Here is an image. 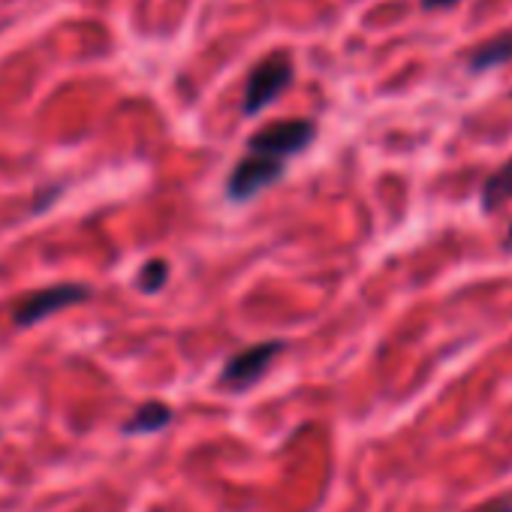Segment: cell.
<instances>
[{
	"mask_svg": "<svg viewBox=\"0 0 512 512\" xmlns=\"http://www.w3.org/2000/svg\"><path fill=\"white\" fill-rule=\"evenodd\" d=\"M296 76V64L287 52H272L263 61H256L244 79V97H241V115L253 118L263 109H269Z\"/></svg>",
	"mask_w": 512,
	"mask_h": 512,
	"instance_id": "6da1fadb",
	"label": "cell"
},
{
	"mask_svg": "<svg viewBox=\"0 0 512 512\" xmlns=\"http://www.w3.org/2000/svg\"><path fill=\"white\" fill-rule=\"evenodd\" d=\"M314 139H317V124L314 121H308V118H281V121H272V124L256 130L247 139V151L269 154V157H278V160H290V157H299L305 148H311Z\"/></svg>",
	"mask_w": 512,
	"mask_h": 512,
	"instance_id": "7a4b0ae2",
	"label": "cell"
},
{
	"mask_svg": "<svg viewBox=\"0 0 512 512\" xmlns=\"http://www.w3.org/2000/svg\"><path fill=\"white\" fill-rule=\"evenodd\" d=\"M284 350H287V341H281V338L250 344V347H244V350H238L235 356L226 359V365H223L217 383H220L223 389H229V392H244V389L256 386V383H260V380L266 377V371L272 368V362H275Z\"/></svg>",
	"mask_w": 512,
	"mask_h": 512,
	"instance_id": "3957f363",
	"label": "cell"
},
{
	"mask_svg": "<svg viewBox=\"0 0 512 512\" xmlns=\"http://www.w3.org/2000/svg\"><path fill=\"white\" fill-rule=\"evenodd\" d=\"M287 160L269 157V154H256L244 151V157L232 166L226 178V196L232 202H250L253 196H260L263 190L275 187L284 178Z\"/></svg>",
	"mask_w": 512,
	"mask_h": 512,
	"instance_id": "277c9868",
	"label": "cell"
},
{
	"mask_svg": "<svg viewBox=\"0 0 512 512\" xmlns=\"http://www.w3.org/2000/svg\"><path fill=\"white\" fill-rule=\"evenodd\" d=\"M91 299V287L88 284H55V287H43L31 296H25L16 308H13V323L19 329H31L43 320H49L58 311H67L73 305H82Z\"/></svg>",
	"mask_w": 512,
	"mask_h": 512,
	"instance_id": "5b68a950",
	"label": "cell"
},
{
	"mask_svg": "<svg viewBox=\"0 0 512 512\" xmlns=\"http://www.w3.org/2000/svg\"><path fill=\"white\" fill-rule=\"evenodd\" d=\"M509 61H512V31L497 34V37H491V40H485L467 52V70L470 73H488V70H497Z\"/></svg>",
	"mask_w": 512,
	"mask_h": 512,
	"instance_id": "8992f818",
	"label": "cell"
},
{
	"mask_svg": "<svg viewBox=\"0 0 512 512\" xmlns=\"http://www.w3.org/2000/svg\"><path fill=\"white\" fill-rule=\"evenodd\" d=\"M172 407L163 404V401H145L142 407H136V413L121 425V431L127 437L133 434H154V431H163L169 422H172Z\"/></svg>",
	"mask_w": 512,
	"mask_h": 512,
	"instance_id": "52a82bcc",
	"label": "cell"
},
{
	"mask_svg": "<svg viewBox=\"0 0 512 512\" xmlns=\"http://www.w3.org/2000/svg\"><path fill=\"white\" fill-rule=\"evenodd\" d=\"M509 199H512V160H506L497 172H491L482 181V190H479L482 211H497Z\"/></svg>",
	"mask_w": 512,
	"mask_h": 512,
	"instance_id": "ba28073f",
	"label": "cell"
},
{
	"mask_svg": "<svg viewBox=\"0 0 512 512\" xmlns=\"http://www.w3.org/2000/svg\"><path fill=\"white\" fill-rule=\"evenodd\" d=\"M169 281V263L166 260H148L142 269H139V278H136V287L142 293H160Z\"/></svg>",
	"mask_w": 512,
	"mask_h": 512,
	"instance_id": "9c48e42d",
	"label": "cell"
},
{
	"mask_svg": "<svg viewBox=\"0 0 512 512\" xmlns=\"http://www.w3.org/2000/svg\"><path fill=\"white\" fill-rule=\"evenodd\" d=\"M479 512H512V494H500V497L488 500Z\"/></svg>",
	"mask_w": 512,
	"mask_h": 512,
	"instance_id": "30bf717a",
	"label": "cell"
},
{
	"mask_svg": "<svg viewBox=\"0 0 512 512\" xmlns=\"http://www.w3.org/2000/svg\"><path fill=\"white\" fill-rule=\"evenodd\" d=\"M455 4H461V0H422V10L434 13V10H452Z\"/></svg>",
	"mask_w": 512,
	"mask_h": 512,
	"instance_id": "8fae6325",
	"label": "cell"
},
{
	"mask_svg": "<svg viewBox=\"0 0 512 512\" xmlns=\"http://www.w3.org/2000/svg\"><path fill=\"white\" fill-rule=\"evenodd\" d=\"M503 247L512 250V226H509V232H506V238H503Z\"/></svg>",
	"mask_w": 512,
	"mask_h": 512,
	"instance_id": "7c38bea8",
	"label": "cell"
}]
</instances>
